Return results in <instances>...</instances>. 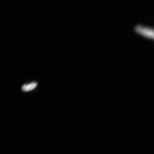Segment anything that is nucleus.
<instances>
[{
	"instance_id": "f257e3e1",
	"label": "nucleus",
	"mask_w": 154,
	"mask_h": 154,
	"mask_svg": "<svg viewBox=\"0 0 154 154\" xmlns=\"http://www.w3.org/2000/svg\"><path fill=\"white\" fill-rule=\"evenodd\" d=\"M135 30L140 35L154 39V29L143 26H136Z\"/></svg>"
},
{
	"instance_id": "f03ea898",
	"label": "nucleus",
	"mask_w": 154,
	"mask_h": 154,
	"mask_svg": "<svg viewBox=\"0 0 154 154\" xmlns=\"http://www.w3.org/2000/svg\"><path fill=\"white\" fill-rule=\"evenodd\" d=\"M37 85V84L35 82L30 83L28 84H25L22 87V89L23 91H30L35 88Z\"/></svg>"
}]
</instances>
